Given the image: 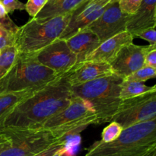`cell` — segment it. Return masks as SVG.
Segmentation results:
<instances>
[{
    "instance_id": "obj_5",
    "label": "cell",
    "mask_w": 156,
    "mask_h": 156,
    "mask_svg": "<svg viewBox=\"0 0 156 156\" xmlns=\"http://www.w3.org/2000/svg\"><path fill=\"white\" fill-rule=\"evenodd\" d=\"M72 14L45 21L31 18L19 27L15 34V47L18 53H36L59 39L71 19Z\"/></svg>"
},
{
    "instance_id": "obj_34",
    "label": "cell",
    "mask_w": 156,
    "mask_h": 156,
    "mask_svg": "<svg viewBox=\"0 0 156 156\" xmlns=\"http://www.w3.org/2000/svg\"><path fill=\"white\" fill-rule=\"evenodd\" d=\"M155 68H156V66H155Z\"/></svg>"
},
{
    "instance_id": "obj_3",
    "label": "cell",
    "mask_w": 156,
    "mask_h": 156,
    "mask_svg": "<svg viewBox=\"0 0 156 156\" xmlns=\"http://www.w3.org/2000/svg\"><path fill=\"white\" fill-rule=\"evenodd\" d=\"M123 79L116 75L101 78L80 86L71 87L73 94L92 106L97 124L112 121L123 101L120 98Z\"/></svg>"
},
{
    "instance_id": "obj_22",
    "label": "cell",
    "mask_w": 156,
    "mask_h": 156,
    "mask_svg": "<svg viewBox=\"0 0 156 156\" xmlns=\"http://www.w3.org/2000/svg\"><path fill=\"white\" fill-rule=\"evenodd\" d=\"M123 130V126L115 121L111 122L108 126L103 129L101 133V140L103 143H111L117 140Z\"/></svg>"
},
{
    "instance_id": "obj_1",
    "label": "cell",
    "mask_w": 156,
    "mask_h": 156,
    "mask_svg": "<svg viewBox=\"0 0 156 156\" xmlns=\"http://www.w3.org/2000/svg\"><path fill=\"white\" fill-rule=\"evenodd\" d=\"M74 98L66 75L40 88L0 118V132L42 128L70 105Z\"/></svg>"
},
{
    "instance_id": "obj_14",
    "label": "cell",
    "mask_w": 156,
    "mask_h": 156,
    "mask_svg": "<svg viewBox=\"0 0 156 156\" xmlns=\"http://www.w3.org/2000/svg\"><path fill=\"white\" fill-rule=\"evenodd\" d=\"M134 37L126 30L102 42L96 50L90 53L85 61H98L111 64L123 47L133 43Z\"/></svg>"
},
{
    "instance_id": "obj_30",
    "label": "cell",
    "mask_w": 156,
    "mask_h": 156,
    "mask_svg": "<svg viewBox=\"0 0 156 156\" xmlns=\"http://www.w3.org/2000/svg\"><path fill=\"white\" fill-rule=\"evenodd\" d=\"M10 146V140L5 133H0V154Z\"/></svg>"
},
{
    "instance_id": "obj_7",
    "label": "cell",
    "mask_w": 156,
    "mask_h": 156,
    "mask_svg": "<svg viewBox=\"0 0 156 156\" xmlns=\"http://www.w3.org/2000/svg\"><path fill=\"white\" fill-rule=\"evenodd\" d=\"M0 133H5L10 140V146L0 154V156H35L67 138L59 136L44 128Z\"/></svg>"
},
{
    "instance_id": "obj_32",
    "label": "cell",
    "mask_w": 156,
    "mask_h": 156,
    "mask_svg": "<svg viewBox=\"0 0 156 156\" xmlns=\"http://www.w3.org/2000/svg\"><path fill=\"white\" fill-rule=\"evenodd\" d=\"M155 12H156V8H155Z\"/></svg>"
},
{
    "instance_id": "obj_26",
    "label": "cell",
    "mask_w": 156,
    "mask_h": 156,
    "mask_svg": "<svg viewBox=\"0 0 156 156\" xmlns=\"http://www.w3.org/2000/svg\"><path fill=\"white\" fill-rule=\"evenodd\" d=\"M67 144H68V140H67V138H66L61 141L58 142V143H55L53 146L49 147L48 149L43 151L42 152L35 156H56L59 153H60L66 147Z\"/></svg>"
},
{
    "instance_id": "obj_10",
    "label": "cell",
    "mask_w": 156,
    "mask_h": 156,
    "mask_svg": "<svg viewBox=\"0 0 156 156\" xmlns=\"http://www.w3.org/2000/svg\"><path fill=\"white\" fill-rule=\"evenodd\" d=\"M130 15L123 13L117 0H111L101 15L87 29L95 34L101 43L126 30Z\"/></svg>"
},
{
    "instance_id": "obj_23",
    "label": "cell",
    "mask_w": 156,
    "mask_h": 156,
    "mask_svg": "<svg viewBox=\"0 0 156 156\" xmlns=\"http://www.w3.org/2000/svg\"><path fill=\"white\" fill-rule=\"evenodd\" d=\"M117 2L123 13L133 15L138 10L143 0H117Z\"/></svg>"
},
{
    "instance_id": "obj_16",
    "label": "cell",
    "mask_w": 156,
    "mask_h": 156,
    "mask_svg": "<svg viewBox=\"0 0 156 156\" xmlns=\"http://www.w3.org/2000/svg\"><path fill=\"white\" fill-rule=\"evenodd\" d=\"M66 42L69 48L77 56L78 63L85 61L87 56L101 44L97 35L87 28L67 39Z\"/></svg>"
},
{
    "instance_id": "obj_29",
    "label": "cell",
    "mask_w": 156,
    "mask_h": 156,
    "mask_svg": "<svg viewBox=\"0 0 156 156\" xmlns=\"http://www.w3.org/2000/svg\"><path fill=\"white\" fill-rule=\"evenodd\" d=\"M145 66L151 67L156 66V50H152L148 53L145 60Z\"/></svg>"
},
{
    "instance_id": "obj_8",
    "label": "cell",
    "mask_w": 156,
    "mask_h": 156,
    "mask_svg": "<svg viewBox=\"0 0 156 156\" xmlns=\"http://www.w3.org/2000/svg\"><path fill=\"white\" fill-rule=\"evenodd\" d=\"M155 117L156 92L153 91L123 101L112 121L117 122L125 129Z\"/></svg>"
},
{
    "instance_id": "obj_21",
    "label": "cell",
    "mask_w": 156,
    "mask_h": 156,
    "mask_svg": "<svg viewBox=\"0 0 156 156\" xmlns=\"http://www.w3.org/2000/svg\"><path fill=\"white\" fill-rule=\"evenodd\" d=\"M151 79H156V68L145 66L123 80L144 83V82Z\"/></svg>"
},
{
    "instance_id": "obj_19",
    "label": "cell",
    "mask_w": 156,
    "mask_h": 156,
    "mask_svg": "<svg viewBox=\"0 0 156 156\" xmlns=\"http://www.w3.org/2000/svg\"><path fill=\"white\" fill-rule=\"evenodd\" d=\"M153 91H155L154 86H147L143 82H127L123 80L120 98L122 101H124Z\"/></svg>"
},
{
    "instance_id": "obj_2",
    "label": "cell",
    "mask_w": 156,
    "mask_h": 156,
    "mask_svg": "<svg viewBox=\"0 0 156 156\" xmlns=\"http://www.w3.org/2000/svg\"><path fill=\"white\" fill-rule=\"evenodd\" d=\"M156 155V117L123 129L111 143L98 141L84 156H154Z\"/></svg>"
},
{
    "instance_id": "obj_17",
    "label": "cell",
    "mask_w": 156,
    "mask_h": 156,
    "mask_svg": "<svg viewBox=\"0 0 156 156\" xmlns=\"http://www.w3.org/2000/svg\"><path fill=\"white\" fill-rule=\"evenodd\" d=\"M88 0H48L35 17L38 21H45L61 15L73 13Z\"/></svg>"
},
{
    "instance_id": "obj_24",
    "label": "cell",
    "mask_w": 156,
    "mask_h": 156,
    "mask_svg": "<svg viewBox=\"0 0 156 156\" xmlns=\"http://www.w3.org/2000/svg\"><path fill=\"white\" fill-rule=\"evenodd\" d=\"M47 1L48 0H27L25 4V10L32 18H35L44 7Z\"/></svg>"
},
{
    "instance_id": "obj_28",
    "label": "cell",
    "mask_w": 156,
    "mask_h": 156,
    "mask_svg": "<svg viewBox=\"0 0 156 156\" xmlns=\"http://www.w3.org/2000/svg\"><path fill=\"white\" fill-rule=\"evenodd\" d=\"M136 37H140L141 39L149 41L150 44L156 45V30L155 29H149L145 31L141 32L136 35Z\"/></svg>"
},
{
    "instance_id": "obj_18",
    "label": "cell",
    "mask_w": 156,
    "mask_h": 156,
    "mask_svg": "<svg viewBox=\"0 0 156 156\" xmlns=\"http://www.w3.org/2000/svg\"><path fill=\"white\" fill-rule=\"evenodd\" d=\"M41 88L0 94V118L18 104L33 95Z\"/></svg>"
},
{
    "instance_id": "obj_25",
    "label": "cell",
    "mask_w": 156,
    "mask_h": 156,
    "mask_svg": "<svg viewBox=\"0 0 156 156\" xmlns=\"http://www.w3.org/2000/svg\"><path fill=\"white\" fill-rule=\"evenodd\" d=\"M15 46V34L0 26V51Z\"/></svg>"
},
{
    "instance_id": "obj_15",
    "label": "cell",
    "mask_w": 156,
    "mask_h": 156,
    "mask_svg": "<svg viewBox=\"0 0 156 156\" xmlns=\"http://www.w3.org/2000/svg\"><path fill=\"white\" fill-rule=\"evenodd\" d=\"M156 0H143L138 10L129 16L126 30L134 38L141 32L156 27Z\"/></svg>"
},
{
    "instance_id": "obj_4",
    "label": "cell",
    "mask_w": 156,
    "mask_h": 156,
    "mask_svg": "<svg viewBox=\"0 0 156 156\" xmlns=\"http://www.w3.org/2000/svg\"><path fill=\"white\" fill-rule=\"evenodd\" d=\"M61 76L40 63L35 53H18L14 65L0 80V94L41 88Z\"/></svg>"
},
{
    "instance_id": "obj_13",
    "label": "cell",
    "mask_w": 156,
    "mask_h": 156,
    "mask_svg": "<svg viewBox=\"0 0 156 156\" xmlns=\"http://www.w3.org/2000/svg\"><path fill=\"white\" fill-rule=\"evenodd\" d=\"M66 78L71 87L80 86L89 82L114 75L111 64L98 61H83L68 73Z\"/></svg>"
},
{
    "instance_id": "obj_12",
    "label": "cell",
    "mask_w": 156,
    "mask_h": 156,
    "mask_svg": "<svg viewBox=\"0 0 156 156\" xmlns=\"http://www.w3.org/2000/svg\"><path fill=\"white\" fill-rule=\"evenodd\" d=\"M111 0H88L72 14L71 19L59 39L66 41L87 28L103 14Z\"/></svg>"
},
{
    "instance_id": "obj_6",
    "label": "cell",
    "mask_w": 156,
    "mask_h": 156,
    "mask_svg": "<svg viewBox=\"0 0 156 156\" xmlns=\"http://www.w3.org/2000/svg\"><path fill=\"white\" fill-rule=\"evenodd\" d=\"M91 124H97L92 106L87 101L74 95L70 105L46 121L42 128L66 138L79 133Z\"/></svg>"
},
{
    "instance_id": "obj_9",
    "label": "cell",
    "mask_w": 156,
    "mask_h": 156,
    "mask_svg": "<svg viewBox=\"0 0 156 156\" xmlns=\"http://www.w3.org/2000/svg\"><path fill=\"white\" fill-rule=\"evenodd\" d=\"M37 60L61 76L68 73L78 64V58L67 46L66 41L56 39L35 53Z\"/></svg>"
},
{
    "instance_id": "obj_31",
    "label": "cell",
    "mask_w": 156,
    "mask_h": 156,
    "mask_svg": "<svg viewBox=\"0 0 156 156\" xmlns=\"http://www.w3.org/2000/svg\"><path fill=\"white\" fill-rule=\"evenodd\" d=\"M154 87H155V92H156V85H154Z\"/></svg>"
},
{
    "instance_id": "obj_27",
    "label": "cell",
    "mask_w": 156,
    "mask_h": 156,
    "mask_svg": "<svg viewBox=\"0 0 156 156\" xmlns=\"http://www.w3.org/2000/svg\"><path fill=\"white\" fill-rule=\"evenodd\" d=\"M8 14L12 13L15 11L25 10V4L19 0H2Z\"/></svg>"
},
{
    "instance_id": "obj_11",
    "label": "cell",
    "mask_w": 156,
    "mask_h": 156,
    "mask_svg": "<svg viewBox=\"0 0 156 156\" xmlns=\"http://www.w3.org/2000/svg\"><path fill=\"white\" fill-rule=\"evenodd\" d=\"M153 50H156L154 44L140 46L131 43L126 45L111 63L113 73L125 79L145 66L146 56Z\"/></svg>"
},
{
    "instance_id": "obj_33",
    "label": "cell",
    "mask_w": 156,
    "mask_h": 156,
    "mask_svg": "<svg viewBox=\"0 0 156 156\" xmlns=\"http://www.w3.org/2000/svg\"><path fill=\"white\" fill-rule=\"evenodd\" d=\"M154 156H156V155H154Z\"/></svg>"
},
{
    "instance_id": "obj_20",
    "label": "cell",
    "mask_w": 156,
    "mask_h": 156,
    "mask_svg": "<svg viewBox=\"0 0 156 156\" xmlns=\"http://www.w3.org/2000/svg\"><path fill=\"white\" fill-rule=\"evenodd\" d=\"M18 51L15 46L7 47L0 51V80L7 75L14 65Z\"/></svg>"
}]
</instances>
